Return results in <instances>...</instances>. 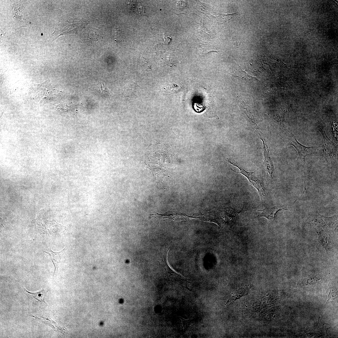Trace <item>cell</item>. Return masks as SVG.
<instances>
[{"label":"cell","instance_id":"obj_1","mask_svg":"<svg viewBox=\"0 0 338 338\" xmlns=\"http://www.w3.org/2000/svg\"><path fill=\"white\" fill-rule=\"evenodd\" d=\"M44 209L40 210L36 218L32 220L31 223L35 229V234L38 233H49L51 235H57L64 232V226L58 223L54 220L49 221L45 218V214Z\"/></svg>","mask_w":338,"mask_h":338},{"label":"cell","instance_id":"obj_2","mask_svg":"<svg viewBox=\"0 0 338 338\" xmlns=\"http://www.w3.org/2000/svg\"><path fill=\"white\" fill-rule=\"evenodd\" d=\"M285 135L287 145L292 146L295 148L298 155L297 160H299L304 165L305 159L307 155L317 153L319 146L308 147L302 145L297 141L296 137L289 128L285 129Z\"/></svg>","mask_w":338,"mask_h":338},{"label":"cell","instance_id":"obj_3","mask_svg":"<svg viewBox=\"0 0 338 338\" xmlns=\"http://www.w3.org/2000/svg\"><path fill=\"white\" fill-rule=\"evenodd\" d=\"M226 161L229 163L237 167L239 169L240 172H237L231 168L233 172L241 173L247 178L251 185L258 190L261 199L262 200V199H264V197L266 196L265 187L263 180L257 173V170L253 172H248L244 170L237 163L232 162L228 159H226Z\"/></svg>","mask_w":338,"mask_h":338},{"label":"cell","instance_id":"obj_4","mask_svg":"<svg viewBox=\"0 0 338 338\" xmlns=\"http://www.w3.org/2000/svg\"><path fill=\"white\" fill-rule=\"evenodd\" d=\"M317 129L321 133L323 138V155L328 163L332 166L335 162L336 158V147L326 135L322 125H319Z\"/></svg>","mask_w":338,"mask_h":338},{"label":"cell","instance_id":"obj_5","mask_svg":"<svg viewBox=\"0 0 338 338\" xmlns=\"http://www.w3.org/2000/svg\"><path fill=\"white\" fill-rule=\"evenodd\" d=\"M337 222V216L326 217L321 215L317 212L311 221V223L322 229L331 230L334 227Z\"/></svg>","mask_w":338,"mask_h":338},{"label":"cell","instance_id":"obj_6","mask_svg":"<svg viewBox=\"0 0 338 338\" xmlns=\"http://www.w3.org/2000/svg\"><path fill=\"white\" fill-rule=\"evenodd\" d=\"M168 248L165 251L162 259L164 268L167 272V275L170 278L178 284L189 290L187 285L190 282L187 279L177 274L169 266L167 261V254L169 250Z\"/></svg>","mask_w":338,"mask_h":338},{"label":"cell","instance_id":"obj_7","mask_svg":"<svg viewBox=\"0 0 338 338\" xmlns=\"http://www.w3.org/2000/svg\"><path fill=\"white\" fill-rule=\"evenodd\" d=\"M260 139L263 143L264 156V165L267 173L273 178L272 176L274 171V166L270 156L269 150L266 141L262 138H260Z\"/></svg>","mask_w":338,"mask_h":338},{"label":"cell","instance_id":"obj_8","mask_svg":"<svg viewBox=\"0 0 338 338\" xmlns=\"http://www.w3.org/2000/svg\"><path fill=\"white\" fill-rule=\"evenodd\" d=\"M283 210H287L283 207H267L262 210H257L256 217H264L270 220H274L276 218L278 213Z\"/></svg>","mask_w":338,"mask_h":338},{"label":"cell","instance_id":"obj_9","mask_svg":"<svg viewBox=\"0 0 338 338\" xmlns=\"http://www.w3.org/2000/svg\"><path fill=\"white\" fill-rule=\"evenodd\" d=\"M319 241L327 252L331 250V241L329 236L323 229H319L317 232Z\"/></svg>","mask_w":338,"mask_h":338},{"label":"cell","instance_id":"obj_10","mask_svg":"<svg viewBox=\"0 0 338 338\" xmlns=\"http://www.w3.org/2000/svg\"><path fill=\"white\" fill-rule=\"evenodd\" d=\"M65 249V248L62 250L58 252H54L51 249L48 250L46 251H44V252L49 255L51 260L54 264L55 269L54 275L58 271V264L60 262L62 256L64 253Z\"/></svg>","mask_w":338,"mask_h":338},{"label":"cell","instance_id":"obj_11","mask_svg":"<svg viewBox=\"0 0 338 338\" xmlns=\"http://www.w3.org/2000/svg\"><path fill=\"white\" fill-rule=\"evenodd\" d=\"M199 50L202 54H205L211 52H217L216 47L211 45L208 43L202 41L198 46Z\"/></svg>","mask_w":338,"mask_h":338},{"label":"cell","instance_id":"obj_12","mask_svg":"<svg viewBox=\"0 0 338 338\" xmlns=\"http://www.w3.org/2000/svg\"><path fill=\"white\" fill-rule=\"evenodd\" d=\"M97 92L104 97H106L110 96V94L106 85L103 82H99L96 85Z\"/></svg>","mask_w":338,"mask_h":338},{"label":"cell","instance_id":"obj_13","mask_svg":"<svg viewBox=\"0 0 338 338\" xmlns=\"http://www.w3.org/2000/svg\"><path fill=\"white\" fill-rule=\"evenodd\" d=\"M24 289L26 292L34 299H36L38 301L41 302H42L44 303L45 305H48L44 300V295L46 292L44 289H42L40 291L32 293L28 292L25 288H24Z\"/></svg>","mask_w":338,"mask_h":338},{"label":"cell","instance_id":"obj_14","mask_svg":"<svg viewBox=\"0 0 338 338\" xmlns=\"http://www.w3.org/2000/svg\"><path fill=\"white\" fill-rule=\"evenodd\" d=\"M182 87L181 86L175 84H168L165 88V90L171 93H175L181 90Z\"/></svg>","mask_w":338,"mask_h":338},{"label":"cell","instance_id":"obj_15","mask_svg":"<svg viewBox=\"0 0 338 338\" xmlns=\"http://www.w3.org/2000/svg\"><path fill=\"white\" fill-rule=\"evenodd\" d=\"M237 13H236L231 14L227 15L220 14L217 17L219 18H222L219 19L217 21L219 23H224L230 20L231 18L234 16V14Z\"/></svg>","mask_w":338,"mask_h":338},{"label":"cell","instance_id":"obj_16","mask_svg":"<svg viewBox=\"0 0 338 338\" xmlns=\"http://www.w3.org/2000/svg\"><path fill=\"white\" fill-rule=\"evenodd\" d=\"M239 73H240L239 74L235 73L233 74L232 75L239 78H243L249 79H251L252 78H253V76L249 75L244 71H239Z\"/></svg>","mask_w":338,"mask_h":338},{"label":"cell","instance_id":"obj_17","mask_svg":"<svg viewBox=\"0 0 338 338\" xmlns=\"http://www.w3.org/2000/svg\"><path fill=\"white\" fill-rule=\"evenodd\" d=\"M326 293L330 299H335L337 297V290L334 289H329L327 291Z\"/></svg>","mask_w":338,"mask_h":338},{"label":"cell","instance_id":"obj_18","mask_svg":"<svg viewBox=\"0 0 338 338\" xmlns=\"http://www.w3.org/2000/svg\"><path fill=\"white\" fill-rule=\"evenodd\" d=\"M114 33L115 38L116 39L118 38L120 35L119 31L116 28H115L114 29Z\"/></svg>","mask_w":338,"mask_h":338},{"label":"cell","instance_id":"obj_19","mask_svg":"<svg viewBox=\"0 0 338 338\" xmlns=\"http://www.w3.org/2000/svg\"><path fill=\"white\" fill-rule=\"evenodd\" d=\"M164 38L166 44H168L171 40L170 38L164 34Z\"/></svg>","mask_w":338,"mask_h":338}]
</instances>
